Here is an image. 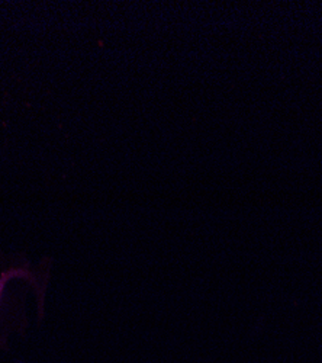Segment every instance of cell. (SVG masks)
Wrapping results in <instances>:
<instances>
[{"label":"cell","mask_w":322,"mask_h":363,"mask_svg":"<svg viewBox=\"0 0 322 363\" xmlns=\"http://www.w3.org/2000/svg\"><path fill=\"white\" fill-rule=\"evenodd\" d=\"M21 277H25V272L22 269H16V270H9L6 272V274H4L2 277H0V298H2V292H4V288H5V284L12 279V278H21Z\"/></svg>","instance_id":"cell-1"}]
</instances>
